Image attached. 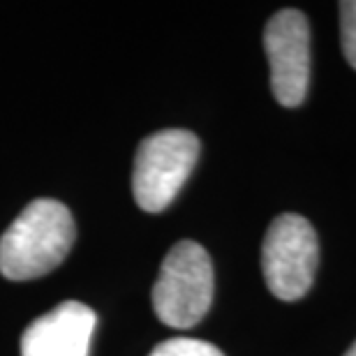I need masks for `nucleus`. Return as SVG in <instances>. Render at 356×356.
I'll return each mask as SVG.
<instances>
[{
    "label": "nucleus",
    "instance_id": "f257e3e1",
    "mask_svg": "<svg viewBox=\"0 0 356 356\" xmlns=\"http://www.w3.org/2000/svg\"><path fill=\"white\" fill-rule=\"evenodd\" d=\"M74 220L65 204L35 199L0 238V273L10 280H33L60 266L74 245Z\"/></svg>",
    "mask_w": 356,
    "mask_h": 356
},
{
    "label": "nucleus",
    "instance_id": "f03ea898",
    "mask_svg": "<svg viewBox=\"0 0 356 356\" xmlns=\"http://www.w3.org/2000/svg\"><path fill=\"white\" fill-rule=\"evenodd\" d=\"M213 303V264L195 241H181L162 259L153 284V308L162 324L192 329Z\"/></svg>",
    "mask_w": 356,
    "mask_h": 356
},
{
    "label": "nucleus",
    "instance_id": "7ed1b4c3",
    "mask_svg": "<svg viewBox=\"0 0 356 356\" xmlns=\"http://www.w3.org/2000/svg\"><path fill=\"white\" fill-rule=\"evenodd\" d=\"M199 158V139L188 130H162L137 148L132 192L139 209L160 213L174 202Z\"/></svg>",
    "mask_w": 356,
    "mask_h": 356
},
{
    "label": "nucleus",
    "instance_id": "20e7f679",
    "mask_svg": "<svg viewBox=\"0 0 356 356\" xmlns=\"http://www.w3.org/2000/svg\"><path fill=\"white\" fill-rule=\"evenodd\" d=\"M319 264V243L312 225L296 213L270 222L261 245V270L270 294L280 301H298L312 287Z\"/></svg>",
    "mask_w": 356,
    "mask_h": 356
},
{
    "label": "nucleus",
    "instance_id": "39448f33",
    "mask_svg": "<svg viewBox=\"0 0 356 356\" xmlns=\"http://www.w3.org/2000/svg\"><path fill=\"white\" fill-rule=\"evenodd\" d=\"M270 88L282 106L303 104L310 86V26L303 12L280 10L264 31Z\"/></svg>",
    "mask_w": 356,
    "mask_h": 356
},
{
    "label": "nucleus",
    "instance_id": "423d86ee",
    "mask_svg": "<svg viewBox=\"0 0 356 356\" xmlns=\"http://www.w3.org/2000/svg\"><path fill=\"white\" fill-rule=\"evenodd\" d=\"M97 315L86 303L65 301L38 317L21 336V356H88Z\"/></svg>",
    "mask_w": 356,
    "mask_h": 356
},
{
    "label": "nucleus",
    "instance_id": "0eeeda50",
    "mask_svg": "<svg viewBox=\"0 0 356 356\" xmlns=\"http://www.w3.org/2000/svg\"><path fill=\"white\" fill-rule=\"evenodd\" d=\"M148 356H225L216 345L195 338H172L160 343Z\"/></svg>",
    "mask_w": 356,
    "mask_h": 356
},
{
    "label": "nucleus",
    "instance_id": "6e6552de",
    "mask_svg": "<svg viewBox=\"0 0 356 356\" xmlns=\"http://www.w3.org/2000/svg\"><path fill=\"white\" fill-rule=\"evenodd\" d=\"M340 40L347 63L356 70V0L340 3Z\"/></svg>",
    "mask_w": 356,
    "mask_h": 356
},
{
    "label": "nucleus",
    "instance_id": "1a4fd4ad",
    "mask_svg": "<svg viewBox=\"0 0 356 356\" xmlns=\"http://www.w3.org/2000/svg\"><path fill=\"white\" fill-rule=\"evenodd\" d=\"M345 356H356V340H354V345L350 347V350H347V354Z\"/></svg>",
    "mask_w": 356,
    "mask_h": 356
}]
</instances>
